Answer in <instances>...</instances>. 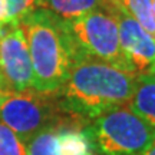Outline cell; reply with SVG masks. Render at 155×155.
<instances>
[{
	"mask_svg": "<svg viewBox=\"0 0 155 155\" xmlns=\"http://www.w3.org/2000/svg\"><path fill=\"white\" fill-rule=\"evenodd\" d=\"M137 79L138 75L109 62L75 53L58 94L71 115L91 124L106 111L129 104Z\"/></svg>",
	"mask_w": 155,
	"mask_h": 155,
	"instance_id": "6da1fadb",
	"label": "cell"
},
{
	"mask_svg": "<svg viewBox=\"0 0 155 155\" xmlns=\"http://www.w3.org/2000/svg\"><path fill=\"white\" fill-rule=\"evenodd\" d=\"M28 39L35 89L58 92L68 76L73 50L63 20L45 9H35L20 22Z\"/></svg>",
	"mask_w": 155,
	"mask_h": 155,
	"instance_id": "7a4b0ae2",
	"label": "cell"
},
{
	"mask_svg": "<svg viewBox=\"0 0 155 155\" xmlns=\"http://www.w3.org/2000/svg\"><path fill=\"white\" fill-rule=\"evenodd\" d=\"M0 121L23 142H29L45 129H83L89 125L63 108L58 92H45L35 88L2 92Z\"/></svg>",
	"mask_w": 155,
	"mask_h": 155,
	"instance_id": "3957f363",
	"label": "cell"
},
{
	"mask_svg": "<svg viewBox=\"0 0 155 155\" xmlns=\"http://www.w3.org/2000/svg\"><path fill=\"white\" fill-rule=\"evenodd\" d=\"M88 132L101 155H142L155 141V129L129 104L95 118Z\"/></svg>",
	"mask_w": 155,
	"mask_h": 155,
	"instance_id": "277c9868",
	"label": "cell"
},
{
	"mask_svg": "<svg viewBox=\"0 0 155 155\" xmlns=\"http://www.w3.org/2000/svg\"><path fill=\"white\" fill-rule=\"evenodd\" d=\"M63 25L72 43L73 55L85 53L132 72L121 48L118 23L104 6L75 19L63 20Z\"/></svg>",
	"mask_w": 155,
	"mask_h": 155,
	"instance_id": "5b68a950",
	"label": "cell"
},
{
	"mask_svg": "<svg viewBox=\"0 0 155 155\" xmlns=\"http://www.w3.org/2000/svg\"><path fill=\"white\" fill-rule=\"evenodd\" d=\"M0 85L3 92L35 88L28 39L20 25H5L0 30Z\"/></svg>",
	"mask_w": 155,
	"mask_h": 155,
	"instance_id": "8992f818",
	"label": "cell"
},
{
	"mask_svg": "<svg viewBox=\"0 0 155 155\" xmlns=\"http://www.w3.org/2000/svg\"><path fill=\"white\" fill-rule=\"evenodd\" d=\"M104 7L115 17L119 42L135 75L155 73V38L148 33L119 0H105Z\"/></svg>",
	"mask_w": 155,
	"mask_h": 155,
	"instance_id": "52a82bcc",
	"label": "cell"
},
{
	"mask_svg": "<svg viewBox=\"0 0 155 155\" xmlns=\"http://www.w3.org/2000/svg\"><path fill=\"white\" fill-rule=\"evenodd\" d=\"M129 106L155 129V73L138 76Z\"/></svg>",
	"mask_w": 155,
	"mask_h": 155,
	"instance_id": "ba28073f",
	"label": "cell"
},
{
	"mask_svg": "<svg viewBox=\"0 0 155 155\" xmlns=\"http://www.w3.org/2000/svg\"><path fill=\"white\" fill-rule=\"evenodd\" d=\"M105 0H38V7L53 13L63 20H71L99 9Z\"/></svg>",
	"mask_w": 155,
	"mask_h": 155,
	"instance_id": "9c48e42d",
	"label": "cell"
},
{
	"mask_svg": "<svg viewBox=\"0 0 155 155\" xmlns=\"http://www.w3.org/2000/svg\"><path fill=\"white\" fill-rule=\"evenodd\" d=\"M61 155H88L92 152L94 145L88 132V127L71 128L59 131Z\"/></svg>",
	"mask_w": 155,
	"mask_h": 155,
	"instance_id": "30bf717a",
	"label": "cell"
},
{
	"mask_svg": "<svg viewBox=\"0 0 155 155\" xmlns=\"http://www.w3.org/2000/svg\"><path fill=\"white\" fill-rule=\"evenodd\" d=\"M61 129H45L26 142L28 155H61L59 147Z\"/></svg>",
	"mask_w": 155,
	"mask_h": 155,
	"instance_id": "8fae6325",
	"label": "cell"
},
{
	"mask_svg": "<svg viewBox=\"0 0 155 155\" xmlns=\"http://www.w3.org/2000/svg\"><path fill=\"white\" fill-rule=\"evenodd\" d=\"M129 15L151 33L155 35V16L152 13V0H119Z\"/></svg>",
	"mask_w": 155,
	"mask_h": 155,
	"instance_id": "7c38bea8",
	"label": "cell"
},
{
	"mask_svg": "<svg viewBox=\"0 0 155 155\" xmlns=\"http://www.w3.org/2000/svg\"><path fill=\"white\" fill-rule=\"evenodd\" d=\"M0 155H28L26 142L0 121Z\"/></svg>",
	"mask_w": 155,
	"mask_h": 155,
	"instance_id": "4fadbf2b",
	"label": "cell"
},
{
	"mask_svg": "<svg viewBox=\"0 0 155 155\" xmlns=\"http://www.w3.org/2000/svg\"><path fill=\"white\" fill-rule=\"evenodd\" d=\"M35 9H38V0H6V25H20Z\"/></svg>",
	"mask_w": 155,
	"mask_h": 155,
	"instance_id": "5bb4252c",
	"label": "cell"
},
{
	"mask_svg": "<svg viewBox=\"0 0 155 155\" xmlns=\"http://www.w3.org/2000/svg\"><path fill=\"white\" fill-rule=\"evenodd\" d=\"M6 25V0H0V30Z\"/></svg>",
	"mask_w": 155,
	"mask_h": 155,
	"instance_id": "9a60e30c",
	"label": "cell"
},
{
	"mask_svg": "<svg viewBox=\"0 0 155 155\" xmlns=\"http://www.w3.org/2000/svg\"><path fill=\"white\" fill-rule=\"evenodd\" d=\"M142 155H155V141L152 142V145H151L150 148H148V150L145 151V152H144Z\"/></svg>",
	"mask_w": 155,
	"mask_h": 155,
	"instance_id": "2e32d148",
	"label": "cell"
},
{
	"mask_svg": "<svg viewBox=\"0 0 155 155\" xmlns=\"http://www.w3.org/2000/svg\"><path fill=\"white\" fill-rule=\"evenodd\" d=\"M152 13H154V16H155V0H152Z\"/></svg>",
	"mask_w": 155,
	"mask_h": 155,
	"instance_id": "e0dca14e",
	"label": "cell"
},
{
	"mask_svg": "<svg viewBox=\"0 0 155 155\" xmlns=\"http://www.w3.org/2000/svg\"><path fill=\"white\" fill-rule=\"evenodd\" d=\"M88 155H99V154H95V152H91V154H88Z\"/></svg>",
	"mask_w": 155,
	"mask_h": 155,
	"instance_id": "ac0fdd59",
	"label": "cell"
},
{
	"mask_svg": "<svg viewBox=\"0 0 155 155\" xmlns=\"http://www.w3.org/2000/svg\"><path fill=\"white\" fill-rule=\"evenodd\" d=\"M2 92H3V91H2V85H0V96H2Z\"/></svg>",
	"mask_w": 155,
	"mask_h": 155,
	"instance_id": "d6986e66",
	"label": "cell"
}]
</instances>
